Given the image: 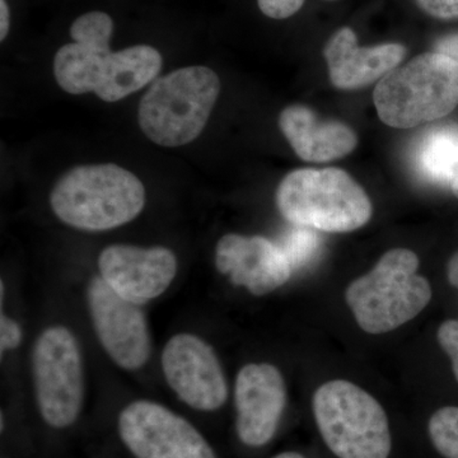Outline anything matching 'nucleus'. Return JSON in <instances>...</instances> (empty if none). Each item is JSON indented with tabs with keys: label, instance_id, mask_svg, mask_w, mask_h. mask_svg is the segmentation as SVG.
Returning <instances> with one entry per match:
<instances>
[{
	"label": "nucleus",
	"instance_id": "nucleus-1",
	"mask_svg": "<svg viewBox=\"0 0 458 458\" xmlns=\"http://www.w3.org/2000/svg\"><path fill=\"white\" fill-rule=\"evenodd\" d=\"M113 32V18L104 12H89L74 21L73 42L60 47L54 59L60 89L71 95L92 92L102 101L116 102L156 80L164 63L159 51L135 45L114 53Z\"/></svg>",
	"mask_w": 458,
	"mask_h": 458
},
{
	"label": "nucleus",
	"instance_id": "nucleus-2",
	"mask_svg": "<svg viewBox=\"0 0 458 458\" xmlns=\"http://www.w3.org/2000/svg\"><path fill=\"white\" fill-rule=\"evenodd\" d=\"M60 221L82 231H107L134 221L146 205V188L114 164L83 165L60 177L50 195Z\"/></svg>",
	"mask_w": 458,
	"mask_h": 458
},
{
	"label": "nucleus",
	"instance_id": "nucleus-3",
	"mask_svg": "<svg viewBox=\"0 0 458 458\" xmlns=\"http://www.w3.org/2000/svg\"><path fill=\"white\" fill-rule=\"evenodd\" d=\"M221 93V81L207 66H186L158 78L143 96L138 123L144 135L161 147L186 146L209 122Z\"/></svg>",
	"mask_w": 458,
	"mask_h": 458
},
{
	"label": "nucleus",
	"instance_id": "nucleus-4",
	"mask_svg": "<svg viewBox=\"0 0 458 458\" xmlns=\"http://www.w3.org/2000/svg\"><path fill=\"white\" fill-rule=\"evenodd\" d=\"M373 99L379 119L391 128L442 119L458 105V63L437 51L420 54L386 74Z\"/></svg>",
	"mask_w": 458,
	"mask_h": 458
},
{
	"label": "nucleus",
	"instance_id": "nucleus-5",
	"mask_svg": "<svg viewBox=\"0 0 458 458\" xmlns=\"http://www.w3.org/2000/svg\"><path fill=\"white\" fill-rule=\"evenodd\" d=\"M415 252H386L372 271L348 286L345 300L361 330L385 334L417 318L432 300V286L418 276Z\"/></svg>",
	"mask_w": 458,
	"mask_h": 458
},
{
	"label": "nucleus",
	"instance_id": "nucleus-6",
	"mask_svg": "<svg viewBox=\"0 0 458 458\" xmlns=\"http://www.w3.org/2000/svg\"><path fill=\"white\" fill-rule=\"evenodd\" d=\"M276 205L294 225L330 233L355 231L372 216L369 195L340 168L289 172L276 190Z\"/></svg>",
	"mask_w": 458,
	"mask_h": 458
},
{
	"label": "nucleus",
	"instance_id": "nucleus-7",
	"mask_svg": "<svg viewBox=\"0 0 458 458\" xmlns=\"http://www.w3.org/2000/svg\"><path fill=\"white\" fill-rule=\"evenodd\" d=\"M319 434L339 458H388L390 424L384 408L372 396L344 379L319 386L313 396Z\"/></svg>",
	"mask_w": 458,
	"mask_h": 458
},
{
	"label": "nucleus",
	"instance_id": "nucleus-8",
	"mask_svg": "<svg viewBox=\"0 0 458 458\" xmlns=\"http://www.w3.org/2000/svg\"><path fill=\"white\" fill-rule=\"evenodd\" d=\"M33 382L44 420L54 428L72 426L82 410V355L73 334L64 327L45 330L33 349Z\"/></svg>",
	"mask_w": 458,
	"mask_h": 458
},
{
	"label": "nucleus",
	"instance_id": "nucleus-9",
	"mask_svg": "<svg viewBox=\"0 0 458 458\" xmlns=\"http://www.w3.org/2000/svg\"><path fill=\"white\" fill-rule=\"evenodd\" d=\"M119 433L137 458H218L197 428L153 401L126 406Z\"/></svg>",
	"mask_w": 458,
	"mask_h": 458
},
{
	"label": "nucleus",
	"instance_id": "nucleus-10",
	"mask_svg": "<svg viewBox=\"0 0 458 458\" xmlns=\"http://www.w3.org/2000/svg\"><path fill=\"white\" fill-rule=\"evenodd\" d=\"M90 318L99 343L123 369H140L150 354V336L140 304L125 300L96 276L87 289Z\"/></svg>",
	"mask_w": 458,
	"mask_h": 458
},
{
	"label": "nucleus",
	"instance_id": "nucleus-11",
	"mask_svg": "<svg viewBox=\"0 0 458 458\" xmlns=\"http://www.w3.org/2000/svg\"><path fill=\"white\" fill-rule=\"evenodd\" d=\"M165 381L183 403L201 411L222 408L228 386L216 352L201 337L177 334L162 352Z\"/></svg>",
	"mask_w": 458,
	"mask_h": 458
},
{
	"label": "nucleus",
	"instance_id": "nucleus-12",
	"mask_svg": "<svg viewBox=\"0 0 458 458\" xmlns=\"http://www.w3.org/2000/svg\"><path fill=\"white\" fill-rule=\"evenodd\" d=\"M98 269L117 294L140 306L167 291L177 274V259L165 247L113 245L99 255Z\"/></svg>",
	"mask_w": 458,
	"mask_h": 458
},
{
	"label": "nucleus",
	"instance_id": "nucleus-13",
	"mask_svg": "<svg viewBox=\"0 0 458 458\" xmlns=\"http://www.w3.org/2000/svg\"><path fill=\"white\" fill-rule=\"evenodd\" d=\"M234 401L237 434L251 447L273 439L286 403V386L282 373L267 363L247 364L238 372Z\"/></svg>",
	"mask_w": 458,
	"mask_h": 458
},
{
	"label": "nucleus",
	"instance_id": "nucleus-14",
	"mask_svg": "<svg viewBox=\"0 0 458 458\" xmlns=\"http://www.w3.org/2000/svg\"><path fill=\"white\" fill-rule=\"evenodd\" d=\"M216 265L234 285L245 286L254 295L269 294L284 285L293 271L276 243L261 236L234 233L219 240Z\"/></svg>",
	"mask_w": 458,
	"mask_h": 458
},
{
	"label": "nucleus",
	"instance_id": "nucleus-15",
	"mask_svg": "<svg viewBox=\"0 0 458 458\" xmlns=\"http://www.w3.org/2000/svg\"><path fill=\"white\" fill-rule=\"evenodd\" d=\"M324 55L331 83L340 89H358L396 69L406 55V47L394 42L360 47L354 31L343 27L325 45Z\"/></svg>",
	"mask_w": 458,
	"mask_h": 458
},
{
	"label": "nucleus",
	"instance_id": "nucleus-16",
	"mask_svg": "<svg viewBox=\"0 0 458 458\" xmlns=\"http://www.w3.org/2000/svg\"><path fill=\"white\" fill-rule=\"evenodd\" d=\"M280 131L300 158L307 162H328L343 158L355 149L358 138L343 123L321 122L302 105H292L279 116Z\"/></svg>",
	"mask_w": 458,
	"mask_h": 458
},
{
	"label": "nucleus",
	"instance_id": "nucleus-17",
	"mask_svg": "<svg viewBox=\"0 0 458 458\" xmlns=\"http://www.w3.org/2000/svg\"><path fill=\"white\" fill-rule=\"evenodd\" d=\"M412 158L424 180L451 186L458 177V125L428 131L415 144Z\"/></svg>",
	"mask_w": 458,
	"mask_h": 458
},
{
	"label": "nucleus",
	"instance_id": "nucleus-18",
	"mask_svg": "<svg viewBox=\"0 0 458 458\" xmlns=\"http://www.w3.org/2000/svg\"><path fill=\"white\" fill-rule=\"evenodd\" d=\"M321 240L312 228L295 225L286 232L279 247L288 259L292 270L301 269L310 264L318 254Z\"/></svg>",
	"mask_w": 458,
	"mask_h": 458
},
{
	"label": "nucleus",
	"instance_id": "nucleus-19",
	"mask_svg": "<svg viewBox=\"0 0 458 458\" xmlns=\"http://www.w3.org/2000/svg\"><path fill=\"white\" fill-rule=\"evenodd\" d=\"M428 429L434 447L443 457L458 458V406L434 412Z\"/></svg>",
	"mask_w": 458,
	"mask_h": 458
},
{
	"label": "nucleus",
	"instance_id": "nucleus-20",
	"mask_svg": "<svg viewBox=\"0 0 458 458\" xmlns=\"http://www.w3.org/2000/svg\"><path fill=\"white\" fill-rule=\"evenodd\" d=\"M438 342L443 351L451 357L454 373L458 382V319L443 322L438 330Z\"/></svg>",
	"mask_w": 458,
	"mask_h": 458
},
{
	"label": "nucleus",
	"instance_id": "nucleus-21",
	"mask_svg": "<svg viewBox=\"0 0 458 458\" xmlns=\"http://www.w3.org/2000/svg\"><path fill=\"white\" fill-rule=\"evenodd\" d=\"M306 0H258L259 8L265 16L273 20H285L294 16Z\"/></svg>",
	"mask_w": 458,
	"mask_h": 458
},
{
	"label": "nucleus",
	"instance_id": "nucleus-22",
	"mask_svg": "<svg viewBox=\"0 0 458 458\" xmlns=\"http://www.w3.org/2000/svg\"><path fill=\"white\" fill-rule=\"evenodd\" d=\"M428 16L441 21L458 20V0H415Z\"/></svg>",
	"mask_w": 458,
	"mask_h": 458
},
{
	"label": "nucleus",
	"instance_id": "nucleus-23",
	"mask_svg": "<svg viewBox=\"0 0 458 458\" xmlns=\"http://www.w3.org/2000/svg\"><path fill=\"white\" fill-rule=\"evenodd\" d=\"M22 340V330L20 325L14 319L3 315L0 318V346H2V354L4 352L16 349Z\"/></svg>",
	"mask_w": 458,
	"mask_h": 458
},
{
	"label": "nucleus",
	"instance_id": "nucleus-24",
	"mask_svg": "<svg viewBox=\"0 0 458 458\" xmlns=\"http://www.w3.org/2000/svg\"><path fill=\"white\" fill-rule=\"evenodd\" d=\"M434 51L451 57L452 60L458 63V33L443 36L434 44Z\"/></svg>",
	"mask_w": 458,
	"mask_h": 458
},
{
	"label": "nucleus",
	"instance_id": "nucleus-25",
	"mask_svg": "<svg viewBox=\"0 0 458 458\" xmlns=\"http://www.w3.org/2000/svg\"><path fill=\"white\" fill-rule=\"evenodd\" d=\"M11 27V13L5 0H0V40L4 41Z\"/></svg>",
	"mask_w": 458,
	"mask_h": 458
},
{
	"label": "nucleus",
	"instance_id": "nucleus-26",
	"mask_svg": "<svg viewBox=\"0 0 458 458\" xmlns=\"http://www.w3.org/2000/svg\"><path fill=\"white\" fill-rule=\"evenodd\" d=\"M448 280L452 285L458 286V252L448 262Z\"/></svg>",
	"mask_w": 458,
	"mask_h": 458
},
{
	"label": "nucleus",
	"instance_id": "nucleus-27",
	"mask_svg": "<svg viewBox=\"0 0 458 458\" xmlns=\"http://www.w3.org/2000/svg\"><path fill=\"white\" fill-rule=\"evenodd\" d=\"M273 458H306L302 456L301 454H297V452H283V454H276V457Z\"/></svg>",
	"mask_w": 458,
	"mask_h": 458
},
{
	"label": "nucleus",
	"instance_id": "nucleus-28",
	"mask_svg": "<svg viewBox=\"0 0 458 458\" xmlns=\"http://www.w3.org/2000/svg\"><path fill=\"white\" fill-rule=\"evenodd\" d=\"M452 192H454V197L458 198V177L454 182L451 183Z\"/></svg>",
	"mask_w": 458,
	"mask_h": 458
}]
</instances>
